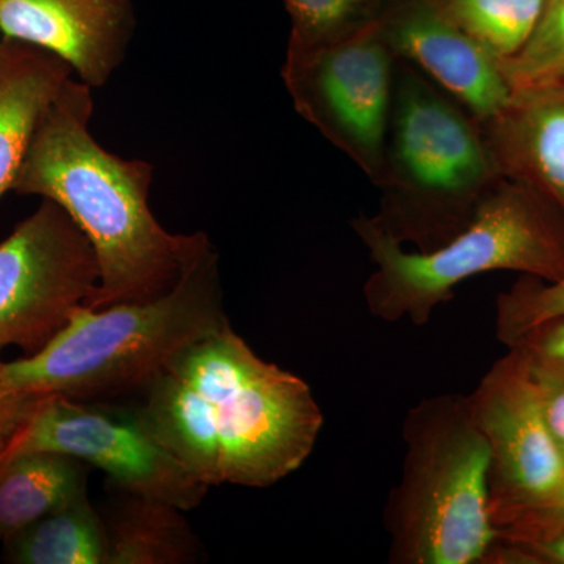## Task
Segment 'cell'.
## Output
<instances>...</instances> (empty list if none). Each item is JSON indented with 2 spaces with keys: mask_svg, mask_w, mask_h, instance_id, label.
Listing matches in <instances>:
<instances>
[{
  "mask_svg": "<svg viewBox=\"0 0 564 564\" xmlns=\"http://www.w3.org/2000/svg\"><path fill=\"white\" fill-rule=\"evenodd\" d=\"M98 282L87 237L58 204L44 199L0 243V351L11 345L41 350Z\"/></svg>",
  "mask_w": 564,
  "mask_h": 564,
  "instance_id": "9c48e42d",
  "label": "cell"
},
{
  "mask_svg": "<svg viewBox=\"0 0 564 564\" xmlns=\"http://www.w3.org/2000/svg\"><path fill=\"white\" fill-rule=\"evenodd\" d=\"M402 433V477L384 508L388 562L484 564L497 541L491 452L466 395L421 400L408 411Z\"/></svg>",
  "mask_w": 564,
  "mask_h": 564,
  "instance_id": "8992f818",
  "label": "cell"
},
{
  "mask_svg": "<svg viewBox=\"0 0 564 564\" xmlns=\"http://www.w3.org/2000/svg\"><path fill=\"white\" fill-rule=\"evenodd\" d=\"M516 562L564 564V529L530 541L497 540L484 564Z\"/></svg>",
  "mask_w": 564,
  "mask_h": 564,
  "instance_id": "cb8c5ba5",
  "label": "cell"
},
{
  "mask_svg": "<svg viewBox=\"0 0 564 564\" xmlns=\"http://www.w3.org/2000/svg\"><path fill=\"white\" fill-rule=\"evenodd\" d=\"M378 25L397 58L417 66L480 124L510 101L499 61L426 0H388Z\"/></svg>",
  "mask_w": 564,
  "mask_h": 564,
  "instance_id": "8fae6325",
  "label": "cell"
},
{
  "mask_svg": "<svg viewBox=\"0 0 564 564\" xmlns=\"http://www.w3.org/2000/svg\"><path fill=\"white\" fill-rule=\"evenodd\" d=\"M31 452L73 456L102 470L115 488L182 511L202 505L209 489L158 440L135 408L44 397L0 463Z\"/></svg>",
  "mask_w": 564,
  "mask_h": 564,
  "instance_id": "ba28073f",
  "label": "cell"
},
{
  "mask_svg": "<svg viewBox=\"0 0 564 564\" xmlns=\"http://www.w3.org/2000/svg\"><path fill=\"white\" fill-rule=\"evenodd\" d=\"M564 317V276L545 282L527 276L496 303V334L500 343L516 347L545 323Z\"/></svg>",
  "mask_w": 564,
  "mask_h": 564,
  "instance_id": "44dd1931",
  "label": "cell"
},
{
  "mask_svg": "<svg viewBox=\"0 0 564 564\" xmlns=\"http://www.w3.org/2000/svg\"><path fill=\"white\" fill-rule=\"evenodd\" d=\"M44 397L25 395L0 384V459Z\"/></svg>",
  "mask_w": 564,
  "mask_h": 564,
  "instance_id": "d4e9b609",
  "label": "cell"
},
{
  "mask_svg": "<svg viewBox=\"0 0 564 564\" xmlns=\"http://www.w3.org/2000/svg\"><path fill=\"white\" fill-rule=\"evenodd\" d=\"M90 87L73 77L41 120L11 191L58 204L87 237L99 282L91 310L148 302L172 291L212 245L206 234H170L148 196L152 166L124 161L93 139Z\"/></svg>",
  "mask_w": 564,
  "mask_h": 564,
  "instance_id": "7a4b0ae2",
  "label": "cell"
},
{
  "mask_svg": "<svg viewBox=\"0 0 564 564\" xmlns=\"http://www.w3.org/2000/svg\"><path fill=\"white\" fill-rule=\"evenodd\" d=\"M111 488L118 496L101 513L107 534V564L202 562V541L181 508Z\"/></svg>",
  "mask_w": 564,
  "mask_h": 564,
  "instance_id": "9a60e30c",
  "label": "cell"
},
{
  "mask_svg": "<svg viewBox=\"0 0 564 564\" xmlns=\"http://www.w3.org/2000/svg\"><path fill=\"white\" fill-rule=\"evenodd\" d=\"M538 377L543 381L545 422L564 454V380L541 377L540 373Z\"/></svg>",
  "mask_w": 564,
  "mask_h": 564,
  "instance_id": "484cf974",
  "label": "cell"
},
{
  "mask_svg": "<svg viewBox=\"0 0 564 564\" xmlns=\"http://www.w3.org/2000/svg\"><path fill=\"white\" fill-rule=\"evenodd\" d=\"M84 464L54 452H31L0 463V540H10L85 496Z\"/></svg>",
  "mask_w": 564,
  "mask_h": 564,
  "instance_id": "2e32d148",
  "label": "cell"
},
{
  "mask_svg": "<svg viewBox=\"0 0 564 564\" xmlns=\"http://www.w3.org/2000/svg\"><path fill=\"white\" fill-rule=\"evenodd\" d=\"M18 564H107L102 516L88 494L3 541Z\"/></svg>",
  "mask_w": 564,
  "mask_h": 564,
  "instance_id": "e0dca14e",
  "label": "cell"
},
{
  "mask_svg": "<svg viewBox=\"0 0 564 564\" xmlns=\"http://www.w3.org/2000/svg\"><path fill=\"white\" fill-rule=\"evenodd\" d=\"M564 529V475L549 499L497 525V540L530 541Z\"/></svg>",
  "mask_w": 564,
  "mask_h": 564,
  "instance_id": "7402d4cb",
  "label": "cell"
},
{
  "mask_svg": "<svg viewBox=\"0 0 564 564\" xmlns=\"http://www.w3.org/2000/svg\"><path fill=\"white\" fill-rule=\"evenodd\" d=\"M74 70L46 50L0 36V198Z\"/></svg>",
  "mask_w": 564,
  "mask_h": 564,
  "instance_id": "5bb4252c",
  "label": "cell"
},
{
  "mask_svg": "<svg viewBox=\"0 0 564 564\" xmlns=\"http://www.w3.org/2000/svg\"><path fill=\"white\" fill-rule=\"evenodd\" d=\"M397 62L377 22L332 43L288 44L282 68L296 111L370 181L383 152Z\"/></svg>",
  "mask_w": 564,
  "mask_h": 564,
  "instance_id": "52a82bcc",
  "label": "cell"
},
{
  "mask_svg": "<svg viewBox=\"0 0 564 564\" xmlns=\"http://www.w3.org/2000/svg\"><path fill=\"white\" fill-rule=\"evenodd\" d=\"M499 63L511 93L564 85V0H545L524 46Z\"/></svg>",
  "mask_w": 564,
  "mask_h": 564,
  "instance_id": "d6986e66",
  "label": "cell"
},
{
  "mask_svg": "<svg viewBox=\"0 0 564 564\" xmlns=\"http://www.w3.org/2000/svg\"><path fill=\"white\" fill-rule=\"evenodd\" d=\"M369 250L373 273L364 284L378 321L426 325L462 282L489 272H521L545 282L564 276V217L532 188L502 180L473 221L432 251H406L370 217L351 221Z\"/></svg>",
  "mask_w": 564,
  "mask_h": 564,
  "instance_id": "5b68a950",
  "label": "cell"
},
{
  "mask_svg": "<svg viewBox=\"0 0 564 564\" xmlns=\"http://www.w3.org/2000/svg\"><path fill=\"white\" fill-rule=\"evenodd\" d=\"M137 393L143 422L209 488L276 485L310 458L325 423L310 384L256 355L229 322Z\"/></svg>",
  "mask_w": 564,
  "mask_h": 564,
  "instance_id": "6da1fadb",
  "label": "cell"
},
{
  "mask_svg": "<svg viewBox=\"0 0 564 564\" xmlns=\"http://www.w3.org/2000/svg\"><path fill=\"white\" fill-rule=\"evenodd\" d=\"M225 322L217 254L210 248L161 296L101 310L80 304L41 350L0 361V384L25 395L80 402L137 393L177 352Z\"/></svg>",
  "mask_w": 564,
  "mask_h": 564,
  "instance_id": "3957f363",
  "label": "cell"
},
{
  "mask_svg": "<svg viewBox=\"0 0 564 564\" xmlns=\"http://www.w3.org/2000/svg\"><path fill=\"white\" fill-rule=\"evenodd\" d=\"M466 399L491 452L489 510L497 530L554 494L564 454L545 422L543 381L521 348L494 362Z\"/></svg>",
  "mask_w": 564,
  "mask_h": 564,
  "instance_id": "30bf717a",
  "label": "cell"
},
{
  "mask_svg": "<svg viewBox=\"0 0 564 564\" xmlns=\"http://www.w3.org/2000/svg\"><path fill=\"white\" fill-rule=\"evenodd\" d=\"M516 347L525 352L534 372L564 380V317L534 329Z\"/></svg>",
  "mask_w": 564,
  "mask_h": 564,
  "instance_id": "603a6c76",
  "label": "cell"
},
{
  "mask_svg": "<svg viewBox=\"0 0 564 564\" xmlns=\"http://www.w3.org/2000/svg\"><path fill=\"white\" fill-rule=\"evenodd\" d=\"M388 0H284L291 14L289 44L332 43L372 28Z\"/></svg>",
  "mask_w": 564,
  "mask_h": 564,
  "instance_id": "ffe728a7",
  "label": "cell"
},
{
  "mask_svg": "<svg viewBox=\"0 0 564 564\" xmlns=\"http://www.w3.org/2000/svg\"><path fill=\"white\" fill-rule=\"evenodd\" d=\"M497 61L513 57L540 20L545 0H426Z\"/></svg>",
  "mask_w": 564,
  "mask_h": 564,
  "instance_id": "ac0fdd59",
  "label": "cell"
},
{
  "mask_svg": "<svg viewBox=\"0 0 564 564\" xmlns=\"http://www.w3.org/2000/svg\"><path fill=\"white\" fill-rule=\"evenodd\" d=\"M132 31L129 0H0V36L58 55L90 88L124 61Z\"/></svg>",
  "mask_w": 564,
  "mask_h": 564,
  "instance_id": "7c38bea8",
  "label": "cell"
},
{
  "mask_svg": "<svg viewBox=\"0 0 564 564\" xmlns=\"http://www.w3.org/2000/svg\"><path fill=\"white\" fill-rule=\"evenodd\" d=\"M484 129L417 66L397 62L372 221L415 251L454 239L502 182Z\"/></svg>",
  "mask_w": 564,
  "mask_h": 564,
  "instance_id": "277c9868",
  "label": "cell"
},
{
  "mask_svg": "<svg viewBox=\"0 0 564 564\" xmlns=\"http://www.w3.org/2000/svg\"><path fill=\"white\" fill-rule=\"evenodd\" d=\"M481 129L500 176L532 188L564 217V85L511 93Z\"/></svg>",
  "mask_w": 564,
  "mask_h": 564,
  "instance_id": "4fadbf2b",
  "label": "cell"
}]
</instances>
